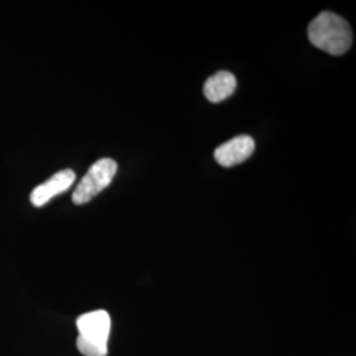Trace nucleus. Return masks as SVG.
Wrapping results in <instances>:
<instances>
[{"label": "nucleus", "instance_id": "6", "mask_svg": "<svg viewBox=\"0 0 356 356\" xmlns=\"http://www.w3.org/2000/svg\"><path fill=\"white\" fill-rule=\"evenodd\" d=\"M236 90V78L229 72H218L210 76L204 86L207 101L219 103L226 101Z\"/></svg>", "mask_w": 356, "mask_h": 356}, {"label": "nucleus", "instance_id": "2", "mask_svg": "<svg viewBox=\"0 0 356 356\" xmlns=\"http://www.w3.org/2000/svg\"><path fill=\"white\" fill-rule=\"evenodd\" d=\"M76 347L85 356H106L108 353V338L111 318L106 310H94L76 319Z\"/></svg>", "mask_w": 356, "mask_h": 356}, {"label": "nucleus", "instance_id": "1", "mask_svg": "<svg viewBox=\"0 0 356 356\" xmlns=\"http://www.w3.org/2000/svg\"><path fill=\"white\" fill-rule=\"evenodd\" d=\"M307 36L314 47L332 56L344 54L353 44L351 26L332 13H319L309 24Z\"/></svg>", "mask_w": 356, "mask_h": 356}, {"label": "nucleus", "instance_id": "5", "mask_svg": "<svg viewBox=\"0 0 356 356\" xmlns=\"http://www.w3.org/2000/svg\"><path fill=\"white\" fill-rule=\"evenodd\" d=\"M254 151V140L248 135H241L223 143L214 152L216 163L225 168L238 165L245 161Z\"/></svg>", "mask_w": 356, "mask_h": 356}, {"label": "nucleus", "instance_id": "4", "mask_svg": "<svg viewBox=\"0 0 356 356\" xmlns=\"http://www.w3.org/2000/svg\"><path fill=\"white\" fill-rule=\"evenodd\" d=\"M76 181V173L72 169H63L54 173L45 182L40 184L31 193V204L36 207H42L53 200L56 195L67 191Z\"/></svg>", "mask_w": 356, "mask_h": 356}, {"label": "nucleus", "instance_id": "3", "mask_svg": "<svg viewBox=\"0 0 356 356\" xmlns=\"http://www.w3.org/2000/svg\"><path fill=\"white\" fill-rule=\"evenodd\" d=\"M118 164L113 159H101L90 166L88 173L79 181L72 200L76 204H88L114 179Z\"/></svg>", "mask_w": 356, "mask_h": 356}]
</instances>
